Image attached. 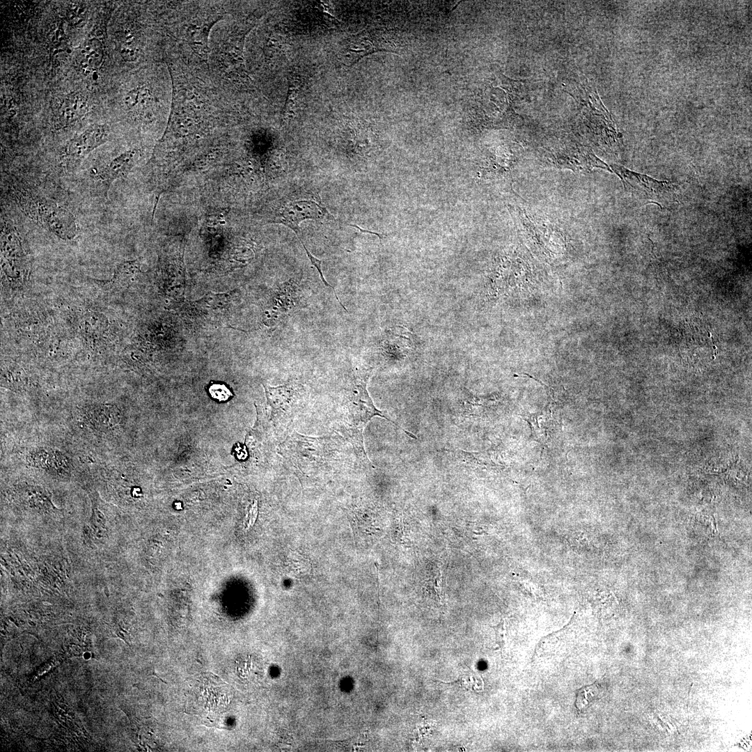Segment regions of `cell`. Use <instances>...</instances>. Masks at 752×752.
Masks as SVG:
<instances>
[{
	"mask_svg": "<svg viewBox=\"0 0 752 752\" xmlns=\"http://www.w3.org/2000/svg\"><path fill=\"white\" fill-rule=\"evenodd\" d=\"M371 373L370 369H359L352 373L347 386L345 389L339 421L341 432L351 443L357 454L368 463L370 461L363 446L364 428L376 416L391 421L375 407L369 395L367 383Z\"/></svg>",
	"mask_w": 752,
	"mask_h": 752,
	"instance_id": "obj_1",
	"label": "cell"
},
{
	"mask_svg": "<svg viewBox=\"0 0 752 752\" xmlns=\"http://www.w3.org/2000/svg\"><path fill=\"white\" fill-rule=\"evenodd\" d=\"M337 437H309L292 432L279 446V452L295 471L318 469L334 464L339 457Z\"/></svg>",
	"mask_w": 752,
	"mask_h": 752,
	"instance_id": "obj_2",
	"label": "cell"
},
{
	"mask_svg": "<svg viewBox=\"0 0 752 752\" xmlns=\"http://www.w3.org/2000/svg\"><path fill=\"white\" fill-rule=\"evenodd\" d=\"M611 166L622 180L625 190L643 204L653 203L664 208L677 201L672 182L658 180L618 164H612Z\"/></svg>",
	"mask_w": 752,
	"mask_h": 752,
	"instance_id": "obj_3",
	"label": "cell"
},
{
	"mask_svg": "<svg viewBox=\"0 0 752 752\" xmlns=\"http://www.w3.org/2000/svg\"><path fill=\"white\" fill-rule=\"evenodd\" d=\"M23 207L42 226L64 240L77 233L74 215L67 209L47 198L22 196Z\"/></svg>",
	"mask_w": 752,
	"mask_h": 752,
	"instance_id": "obj_4",
	"label": "cell"
},
{
	"mask_svg": "<svg viewBox=\"0 0 752 752\" xmlns=\"http://www.w3.org/2000/svg\"><path fill=\"white\" fill-rule=\"evenodd\" d=\"M25 464L58 479H68L75 471V461L67 451L48 445L36 446L26 450Z\"/></svg>",
	"mask_w": 752,
	"mask_h": 752,
	"instance_id": "obj_5",
	"label": "cell"
},
{
	"mask_svg": "<svg viewBox=\"0 0 752 752\" xmlns=\"http://www.w3.org/2000/svg\"><path fill=\"white\" fill-rule=\"evenodd\" d=\"M331 216L319 198L286 200L275 210L269 222L281 224L292 229L299 237V224L306 219L322 220Z\"/></svg>",
	"mask_w": 752,
	"mask_h": 752,
	"instance_id": "obj_6",
	"label": "cell"
},
{
	"mask_svg": "<svg viewBox=\"0 0 752 752\" xmlns=\"http://www.w3.org/2000/svg\"><path fill=\"white\" fill-rule=\"evenodd\" d=\"M109 134L108 126L96 124L75 136L61 154L63 166L66 171L76 169L90 152L107 141Z\"/></svg>",
	"mask_w": 752,
	"mask_h": 752,
	"instance_id": "obj_7",
	"label": "cell"
},
{
	"mask_svg": "<svg viewBox=\"0 0 752 752\" xmlns=\"http://www.w3.org/2000/svg\"><path fill=\"white\" fill-rule=\"evenodd\" d=\"M253 26V24L249 23L246 26L232 31L220 46L217 53L221 68L226 74L232 75L245 82L251 79L245 65L244 47L245 38Z\"/></svg>",
	"mask_w": 752,
	"mask_h": 752,
	"instance_id": "obj_8",
	"label": "cell"
},
{
	"mask_svg": "<svg viewBox=\"0 0 752 752\" xmlns=\"http://www.w3.org/2000/svg\"><path fill=\"white\" fill-rule=\"evenodd\" d=\"M79 417L82 426L99 437L109 436L122 421L120 409L110 402L86 404L80 408Z\"/></svg>",
	"mask_w": 752,
	"mask_h": 752,
	"instance_id": "obj_9",
	"label": "cell"
},
{
	"mask_svg": "<svg viewBox=\"0 0 752 752\" xmlns=\"http://www.w3.org/2000/svg\"><path fill=\"white\" fill-rule=\"evenodd\" d=\"M272 417L281 423H288L295 416L299 407L301 389L294 383L272 387L263 384Z\"/></svg>",
	"mask_w": 752,
	"mask_h": 752,
	"instance_id": "obj_10",
	"label": "cell"
},
{
	"mask_svg": "<svg viewBox=\"0 0 752 752\" xmlns=\"http://www.w3.org/2000/svg\"><path fill=\"white\" fill-rule=\"evenodd\" d=\"M10 495L15 504L28 511L49 513L57 510L52 493L38 484L18 483L11 488Z\"/></svg>",
	"mask_w": 752,
	"mask_h": 752,
	"instance_id": "obj_11",
	"label": "cell"
},
{
	"mask_svg": "<svg viewBox=\"0 0 752 752\" xmlns=\"http://www.w3.org/2000/svg\"><path fill=\"white\" fill-rule=\"evenodd\" d=\"M379 36L370 31H361L347 38L340 50V60L351 67L363 56L379 51L390 52Z\"/></svg>",
	"mask_w": 752,
	"mask_h": 752,
	"instance_id": "obj_12",
	"label": "cell"
},
{
	"mask_svg": "<svg viewBox=\"0 0 752 752\" xmlns=\"http://www.w3.org/2000/svg\"><path fill=\"white\" fill-rule=\"evenodd\" d=\"M88 110L89 104L86 96L79 92L70 93L59 102L54 125L56 129L70 127L81 120Z\"/></svg>",
	"mask_w": 752,
	"mask_h": 752,
	"instance_id": "obj_13",
	"label": "cell"
},
{
	"mask_svg": "<svg viewBox=\"0 0 752 752\" xmlns=\"http://www.w3.org/2000/svg\"><path fill=\"white\" fill-rule=\"evenodd\" d=\"M139 156L138 149L127 150L96 171L95 177L106 189V192L115 180L125 177L129 173Z\"/></svg>",
	"mask_w": 752,
	"mask_h": 752,
	"instance_id": "obj_14",
	"label": "cell"
},
{
	"mask_svg": "<svg viewBox=\"0 0 752 752\" xmlns=\"http://www.w3.org/2000/svg\"><path fill=\"white\" fill-rule=\"evenodd\" d=\"M222 16H214L204 19H196L189 24L186 31V40L194 52L204 62L209 58L210 33Z\"/></svg>",
	"mask_w": 752,
	"mask_h": 752,
	"instance_id": "obj_15",
	"label": "cell"
},
{
	"mask_svg": "<svg viewBox=\"0 0 752 752\" xmlns=\"http://www.w3.org/2000/svg\"><path fill=\"white\" fill-rule=\"evenodd\" d=\"M1 246L2 254L13 269H24L26 258L15 228L8 221L1 223Z\"/></svg>",
	"mask_w": 752,
	"mask_h": 752,
	"instance_id": "obj_16",
	"label": "cell"
},
{
	"mask_svg": "<svg viewBox=\"0 0 752 752\" xmlns=\"http://www.w3.org/2000/svg\"><path fill=\"white\" fill-rule=\"evenodd\" d=\"M91 515L85 524L83 533L85 540L90 542L101 541L107 536L109 528L105 513V505L97 493H91Z\"/></svg>",
	"mask_w": 752,
	"mask_h": 752,
	"instance_id": "obj_17",
	"label": "cell"
},
{
	"mask_svg": "<svg viewBox=\"0 0 752 752\" xmlns=\"http://www.w3.org/2000/svg\"><path fill=\"white\" fill-rule=\"evenodd\" d=\"M103 60V45L97 38L86 40L77 53V63L86 76L94 75L100 69Z\"/></svg>",
	"mask_w": 752,
	"mask_h": 752,
	"instance_id": "obj_18",
	"label": "cell"
},
{
	"mask_svg": "<svg viewBox=\"0 0 752 752\" xmlns=\"http://www.w3.org/2000/svg\"><path fill=\"white\" fill-rule=\"evenodd\" d=\"M118 49L122 58L128 62L137 60L141 50L140 36L133 29L121 31L118 38Z\"/></svg>",
	"mask_w": 752,
	"mask_h": 752,
	"instance_id": "obj_19",
	"label": "cell"
},
{
	"mask_svg": "<svg viewBox=\"0 0 752 752\" xmlns=\"http://www.w3.org/2000/svg\"><path fill=\"white\" fill-rule=\"evenodd\" d=\"M1 386L14 391L25 389L27 384L24 370L16 364H3L1 366Z\"/></svg>",
	"mask_w": 752,
	"mask_h": 752,
	"instance_id": "obj_20",
	"label": "cell"
},
{
	"mask_svg": "<svg viewBox=\"0 0 752 752\" xmlns=\"http://www.w3.org/2000/svg\"><path fill=\"white\" fill-rule=\"evenodd\" d=\"M302 86L301 77L293 76L290 79L287 99L284 106V117L289 118L294 113L299 93Z\"/></svg>",
	"mask_w": 752,
	"mask_h": 752,
	"instance_id": "obj_21",
	"label": "cell"
},
{
	"mask_svg": "<svg viewBox=\"0 0 752 752\" xmlns=\"http://www.w3.org/2000/svg\"><path fill=\"white\" fill-rule=\"evenodd\" d=\"M594 685L586 686L580 688L576 695L574 701L575 707L579 710H586L595 697Z\"/></svg>",
	"mask_w": 752,
	"mask_h": 752,
	"instance_id": "obj_22",
	"label": "cell"
},
{
	"mask_svg": "<svg viewBox=\"0 0 752 752\" xmlns=\"http://www.w3.org/2000/svg\"><path fill=\"white\" fill-rule=\"evenodd\" d=\"M299 240H300V241H301V244H302V245H303V246H304V250H305V251H306V255H307V256H308V259H309L310 262L311 263V264H312V265H313V266H314V267H315L316 268V269L318 270V273H319V274H320V279H321V280H322V283H324V285L325 286H327V287L331 288V289L333 290V291H334V295H335V297H336V298L337 301H338L339 302V304H340V306H341L343 307V309H345V310L346 311H347V309L345 308V306H343V304H342V303L340 302V301L339 298L338 297V296H337V294H336V290H335V288H334V286L331 285L330 284H329V283H328V282H327V281H326V279H325V278H324V275H323L322 271V261L321 260H320V259H318V258H315V256H313V255H312V254H311V253L309 252V251L308 250V249H307V248H306V246H305L304 243V242H303L301 241V239H299Z\"/></svg>",
	"mask_w": 752,
	"mask_h": 752,
	"instance_id": "obj_23",
	"label": "cell"
},
{
	"mask_svg": "<svg viewBox=\"0 0 752 752\" xmlns=\"http://www.w3.org/2000/svg\"><path fill=\"white\" fill-rule=\"evenodd\" d=\"M211 396L219 401H226L232 396V393L224 384H214L209 388Z\"/></svg>",
	"mask_w": 752,
	"mask_h": 752,
	"instance_id": "obj_24",
	"label": "cell"
},
{
	"mask_svg": "<svg viewBox=\"0 0 752 752\" xmlns=\"http://www.w3.org/2000/svg\"><path fill=\"white\" fill-rule=\"evenodd\" d=\"M226 209H220L210 213L206 216V221L209 226L221 225L225 223V217L227 215Z\"/></svg>",
	"mask_w": 752,
	"mask_h": 752,
	"instance_id": "obj_25",
	"label": "cell"
},
{
	"mask_svg": "<svg viewBox=\"0 0 752 752\" xmlns=\"http://www.w3.org/2000/svg\"><path fill=\"white\" fill-rule=\"evenodd\" d=\"M81 6L75 5L73 8H70L68 11V18L72 24H76L80 22L81 15L83 13Z\"/></svg>",
	"mask_w": 752,
	"mask_h": 752,
	"instance_id": "obj_26",
	"label": "cell"
},
{
	"mask_svg": "<svg viewBox=\"0 0 752 752\" xmlns=\"http://www.w3.org/2000/svg\"><path fill=\"white\" fill-rule=\"evenodd\" d=\"M249 513H250L249 524L253 525L255 523V521H256V517H257V513H258V503H257L256 501L254 502L253 505L251 506V508L250 509V511H249Z\"/></svg>",
	"mask_w": 752,
	"mask_h": 752,
	"instance_id": "obj_27",
	"label": "cell"
},
{
	"mask_svg": "<svg viewBox=\"0 0 752 752\" xmlns=\"http://www.w3.org/2000/svg\"><path fill=\"white\" fill-rule=\"evenodd\" d=\"M664 723H667V724H668V727H669V728H670L671 729V730H672V731H673V730H674V728H673V726H672V724H671V723H669L668 721H665V722H664Z\"/></svg>",
	"mask_w": 752,
	"mask_h": 752,
	"instance_id": "obj_28",
	"label": "cell"
}]
</instances>
